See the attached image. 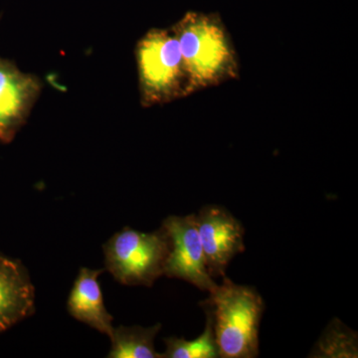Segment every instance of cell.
<instances>
[{"label": "cell", "mask_w": 358, "mask_h": 358, "mask_svg": "<svg viewBox=\"0 0 358 358\" xmlns=\"http://www.w3.org/2000/svg\"><path fill=\"white\" fill-rule=\"evenodd\" d=\"M35 312V291L27 270L0 254V334Z\"/></svg>", "instance_id": "cell-8"}, {"label": "cell", "mask_w": 358, "mask_h": 358, "mask_svg": "<svg viewBox=\"0 0 358 358\" xmlns=\"http://www.w3.org/2000/svg\"><path fill=\"white\" fill-rule=\"evenodd\" d=\"M43 83L0 56V143H10L27 122Z\"/></svg>", "instance_id": "cell-7"}, {"label": "cell", "mask_w": 358, "mask_h": 358, "mask_svg": "<svg viewBox=\"0 0 358 358\" xmlns=\"http://www.w3.org/2000/svg\"><path fill=\"white\" fill-rule=\"evenodd\" d=\"M162 228L169 243L164 275L183 280L200 291L210 293L215 289L217 284L207 268L195 214L169 216Z\"/></svg>", "instance_id": "cell-5"}, {"label": "cell", "mask_w": 358, "mask_h": 358, "mask_svg": "<svg viewBox=\"0 0 358 358\" xmlns=\"http://www.w3.org/2000/svg\"><path fill=\"white\" fill-rule=\"evenodd\" d=\"M169 249L162 227L152 233L126 227L103 245L106 268L120 284L152 287L164 275Z\"/></svg>", "instance_id": "cell-4"}, {"label": "cell", "mask_w": 358, "mask_h": 358, "mask_svg": "<svg viewBox=\"0 0 358 358\" xmlns=\"http://www.w3.org/2000/svg\"><path fill=\"white\" fill-rule=\"evenodd\" d=\"M103 270L80 268L67 301L68 312L74 319L108 336L112 334L114 317L103 303L99 277Z\"/></svg>", "instance_id": "cell-9"}, {"label": "cell", "mask_w": 358, "mask_h": 358, "mask_svg": "<svg viewBox=\"0 0 358 358\" xmlns=\"http://www.w3.org/2000/svg\"><path fill=\"white\" fill-rule=\"evenodd\" d=\"M195 218L209 274L224 278L232 259L245 251L243 225L216 204L206 205Z\"/></svg>", "instance_id": "cell-6"}, {"label": "cell", "mask_w": 358, "mask_h": 358, "mask_svg": "<svg viewBox=\"0 0 358 358\" xmlns=\"http://www.w3.org/2000/svg\"><path fill=\"white\" fill-rule=\"evenodd\" d=\"M166 352L162 358H217L219 350L214 336L210 315L206 313V324L203 333L193 341L171 336L164 339Z\"/></svg>", "instance_id": "cell-12"}, {"label": "cell", "mask_w": 358, "mask_h": 358, "mask_svg": "<svg viewBox=\"0 0 358 358\" xmlns=\"http://www.w3.org/2000/svg\"><path fill=\"white\" fill-rule=\"evenodd\" d=\"M171 28L194 93L239 79V56L220 14L188 11Z\"/></svg>", "instance_id": "cell-1"}, {"label": "cell", "mask_w": 358, "mask_h": 358, "mask_svg": "<svg viewBox=\"0 0 358 358\" xmlns=\"http://www.w3.org/2000/svg\"><path fill=\"white\" fill-rule=\"evenodd\" d=\"M308 357L357 358V331L346 326L338 317H334L313 345Z\"/></svg>", "instance_id": "cell-11"}, {"label": "cell", "mask_w": 358, "mask_h": 358, "mask_svg": "<svg viewBox=\"0 0 358 358\" xmlns=\"http://www.w3.org/2000/svg\"><path fill=\"white\" fill-rule=\"evenodd\" d=\"M201 306L211 317L220 357H259L265 303L255 288L235 284L225 275Z\"/></svg>", "instance_id": "cell-2"}, {"label": "cell", "mask_w": 358, "mask_h": 358, "mask_svg": "<svg viewBox=\"0 0 358 358\" xmlns=\"http://www.w3.org/2000/svg\"><path fill=\"white\" fill-rule=\"evenodd\" d=\"M134 54L143 108L166 105L194 94L171 27L148 30L136 43Z\"/></svg>", "instance_id": "cell-3"}, {"label": "cell", "mask_w": 358, "mask_h": 358, "mask_svg": "<svg viewBox=\"0 0 358 358\" xmlns=\"http://www.w3.org/2000/svg\"><path fill=\"white\" fill-rule=\"evenodd\" d=\"M162 324L154 327L140 326L114 327L109 338L112 348L108 357L110 358H162L155 352V338Z\"/></svg>", "instance_id": "cell-10"}]
</instances>
